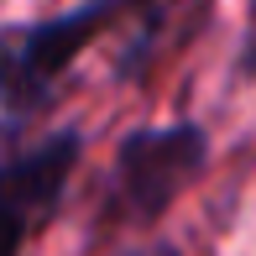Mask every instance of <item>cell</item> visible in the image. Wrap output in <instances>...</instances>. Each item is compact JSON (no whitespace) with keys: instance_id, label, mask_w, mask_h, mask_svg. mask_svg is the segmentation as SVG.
<instances>
[{"instance_id":"6da1fadb","label":"cell","mask_w":256,"mask_h":256,"mask_svg":"<svg viewBox=\"0 0 256 256\" xmlns=\"http://www.w3.org/2000/svg\"><path fill=\"white\" fill-rule=\"evenodd\" d=\"M131 6H142V0H84V6L42 16V21L0 26V115L21 120L37 104H48L52 84L68 74V63L104 26H115Z\"/></svg>"},{"instance_id":"7a4b0ae2","label":"cell","mask_w":256,"mask_h":256,"mask_svg":"<svg viewBox=\"0 0 256 256\" xmlns=\"http://www.w3.org/2000/svg\"><path fill=\"white\" fill-rule=\"evenodd\" d=\"M204 157L209 136L194 120L126 131L115 146V188H120V204L131 209V220H146V225L162 220L172 199L204 172Z\"/></svg>"},{"instance_id":"3957f363","label":"cell","mask_w":256,"mask_h":256,"mask_svg":"<svg viewBox=\"0 0 256 256\" xmlns=\"http://www.w3.org/2000/svg\"><path fill=\"white\" fill-rule=\"evenodd\" d=\"M78 152H84L78 131H52L48 142L0 162V256H21L26 230L42 214H52V204L63 199L68 172L78 168Z\"/></svg>"}]
</instances>
